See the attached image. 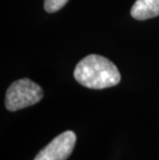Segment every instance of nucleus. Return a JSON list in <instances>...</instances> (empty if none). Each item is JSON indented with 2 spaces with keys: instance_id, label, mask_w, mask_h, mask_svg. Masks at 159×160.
I'll return each mask as SVG.
<instances>
[{
  "instance_id": "3",
  "label": "nucleus",
  "mask_w": 159,
  "mask_h": 160,
  "mask_svg": "<svg viewBox=\"0 0 159 160\" xmlns=\"http://www.w3.org/2000/svg\"><path fill=\"white\" fill-rule=\"evenodd\" d=\"M76 142L77 137L74 132L64 131L40 150L34 160H66L72 153Z\"/></svg>"
},
{
  "instance_id": "5",
  "label": "nucleus",
  "mask_w": 159,
  "mask_h": 160,
  "mask_svg": "<svg viewBox=\"0 0 159 160\" xmlns=\"http://www.w3.org/2000/svg\"><path fill=\"white\" fill-rule=\"evenodd\" d=\"M68 0H45V9L48 12H55L61 9Z\"/></svg>"
},
{
  "instance_id": "4",
  "label": "nucleus",
  "mask_w": 159,
  "mask_h": 160,
  "mask_svg": "<svg viewBox=\"0 0 159 160\" xmlns=\"http://www.w3.org/2000/svg\"><path fill=\"white\" fill-rule=\"evenodd\" d=\"M130 15L135 20H148L159 16V0H137Z\"/></svg>"
},
{
  "instance_id": "1",
  "label": "nucleus",
  "mask_w": 159,
  "mask_h": 160,
  "mask_svg": "<svg viewBox=\"0 0 159 160\" xmlns=\"http://www.w3.org/2000/svg\"><path fill=\"white\" fill-rule=\"evenodd\" d=\"M73 77L79 84L90 89L110 88L121 81L117 66L106 57L95 54L84 57L77 64Z\"/></svg>"
},
{
  "instance_id": "2",
  "label": "nucleus",
  "mask_w": 159,
  "mask_h": 160,
  "mask_svg": "<svg viewBox=\"0 0 159 160\" xmlns=\"http://www.w3.org/2000/svg\"><path fill=\"white\" fill-rule=\"evenodd\" d=\"M43 91L39 85L29 79L18 80L8 87L5 94V107L8 111L16 112L39 102Z\"/></svg>"
}]
</instances>
